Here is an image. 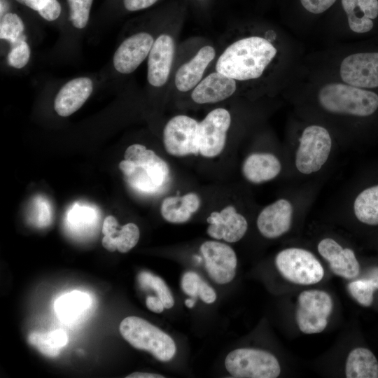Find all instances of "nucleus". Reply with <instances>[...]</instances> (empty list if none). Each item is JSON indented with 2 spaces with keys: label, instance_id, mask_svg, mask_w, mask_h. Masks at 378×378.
<instances>
[{
  "label": "nucleus",
  "instance_id": "f257e3e1",
  "mask_svg": "<svg viewBox=\"0 0 378 378\" xmlns=\"http://www.w3.org/2000/svg\"><path fill=\"white\" fill-rule=\"evenodd\" d=\"M277 53L268 40L260 36L239 38L227 46L217 59L216 71L236 81L260 78Z\"/></svg>",
  "mask_w": 378,
  "mask_h": 378
},
{
  "label": "nucleus",
  "instance_id": "f03ea898",
  "mask_svg": "<svg viewBox=\"0 0 378 378\" xmlns=\"http://www.w3.org/2000/svg\"><path fill=\"white\" fill-rule=\"evenodd\" d=\"M119 169L132 188L146 193L160 191L170 176V169L165 160L139 144L127 148Z\"/></svg>",
  "mask_w": 378,
  "mask_h": 378
},
{
  "label": "nucleus",
  "instance_id": "7ed1b4c3",
  "mask_svg": "<svg viewBox=\"0 0 378 378\" xmlns=\"http://www.w3.org/2000/svg\"><path fill=\"white\" fill-rule=\"evenodd\" d=\"M320 105L333 113L365 117L378 108V95L369 90L349 84L328 83L318 93Z\"/></svg>",
  "mask_w": 378,
  "mask_h": 378
},
{
  "label": "nucleus",
  "instance_id": "20e7f679",
  "mask_svg": "<svg viewBox=\"0 0 378 378\" xmlns=\"http://www.w3.org/2000/svg\"><path fill=\"white\" fill-rule=\"evenodd\" d=\"M123 338L136 349L150 353L158 360H170L176 347L173 339L162 330L138 316L125 318L120 324Z\"/></svg>",
  "mask_w": 378,
  "mask_h": 378
},
{
  "label": "nucleus",
  "instance_id": "39448f33",
  "mask_svg": "<svg viewBox=\"0 0 378 378\" xmlns=\"http://www.w3.org/2000/svg\"><path fill=\"white\" fill-rule=\"evenodd\" d=\"M225 366L236 378H276L281 372L279 363L274 355L256 349L232 351L225 358Z\"/></svg>",
  "mask_w": 378,
  "mask_h": 378
},
{
  "label": "nucleus",
  "instance_id": "423d86ee",
  "mask_svg": "<svg viewBox=\"0 0 378 378\" xmlns=\"http://www.w3.org/2000/svg\"><path fill=\"white\" fill-rule=\"evenodd\" d=\"M275 264L280 274L288 281L299 285H312L323 277L324 270L318 260L310 251L288 248L276 256Z\"/></svg>",
  "mask_w": 378,
  "mask_h": 378
},
{
  "label": "nucleus",
  "instance_id": "0eeeda50",
  "mask_svg": "<svg viewBox=\"0 0 378 378\" xmlns=\"http://www.w3.org/2000/svg\"><path fill=\"white\" fill-rule=\"evenodd\" d=\"M332 146L328 131L319 125H310L302 132L295 154V166L304 174L318 171L327 161Z\"/></svg>",
  "mask_w": 378,
  "mask_h": 378
},
{
  "label": "nucleus",
  "instance_id": "6e6552de",
  "mask_svg": "<svg viewBox=\"0 0 378 378\" xmlns=\"http://www.w3.org/2000/svg\"><path fill=\"white\" fill-rule=\"evenodd\" d=\"M332 307V300L325 291L309 290L302 292L298 296L295 313L296 322L301 332L314 334L324 330Z\"/></svg>",
  "mask_w": 378,
  "mask_h": 378
},
{
  "label": "nucleus",
  "instance_id": "1a4fd4ad",
  "mask_svg": "<svg viewBox=\"0 0 378 378\" xmlns=\"http://www.w3.org/2000/svg\"><path fill=\"white\" fill-rule=\"evenodd\" d=\"M198 125L195 119L186 115H176L170 118L162 135L167 153L178 158L200 154Z\"/></svg>",
  "mask_w": 378,
  "mask_h": 378
},
{
  "label": "nucleus",
  "instance_id": "9d476101",
  "mask_svg": "<svg viewBox=\"0 0 378 378\" xmlns=\"http://www.w3.org/2000/svg\"><path fill=\"white\" fill-rule=\"evenodd\" d=\"M231 115L224 108L213 109L198 125L199 153L205 158H214L223 151Z\"/></svg>",
  "mask_w": 378,
  "mask_h": 378
},
{
  "label": "nucleus",
  "instance_id": "9b49d317",
  "mask_svg": "<svg viewBox=\"0 0 378 378\" xmlns=\"http://www.w3.org/2000/svg\"><path fill=\"white\" fill-rule=\"evenodd\" d=\"M209 276L216 284H226L236 274L237 258L229 245L218 241H206L200 246Z\"/></svg>",
  "mask_w": 378,
  "mask_h": 378
},
{
  "label": "nucleus",
  "instance_id": "f8f14e48",
  "mask_svg": "<svg viewBox=\"0 0 378 378\" xmlns=\"http://www.w3.org/2000/svg\"><path fill=\"white\" fill-rule=\"evenodd\" d=\"M342 80L360 88L378 87V52H360L345 57L340 65Z\"/></svg>",
  "mask_w": 378,
  "mask_h": 378
},
{
  "label": "nucleus",
  "instance_id": "ddd939ff",
  "mask_svg": "<svg viewBox=\"0 0 378 378\" xmlns=\"http://www.w3.org/2000/svg\"><path fill=\"white\" fill-rule=\"evenodd\" d=\"M175 52V41L168 34L154 41L148 56L147 79L150 85L160 88L168 80Z\"/></svg>",
  "mask_w": 378,
  "mask_h": 378
},
{
  "label": "nucleus",
  "instance_id": "4468645a",
  "mask_svg": "<svg viewBox=\"0 0 378 378\" xmlns=\"http://www.w3.org/2000/svg\"><path fill=\"white\" fill-rule=\"evenodd\" d=\"M206 232L214 239L228 243L239 241L246 234L248 223L232 205H227L218 211H213L206 218Z\"/></svg>",
  "mask_w": 378,
  "mask_h": 378
},
{
  "label": "nucleus",
  "instance_id": "2eb2a0df",
  "mask_svg": "<svg viewBox=\"0 0 378 378\" xmlns=\"http://www.w3.org/2000/svg\"><path fill=\"white\" fill-rule=\"evenodd\" d=\"M153 43V37L147 32H139L127 38L114 53L115 69L123 74L134 71L148 56Z\"/></svg>",
  "mask_w": 378,
  "mask_h": 378
},
{
  "label": "nucleus",
  "instance_id": "dca6fc26",
  "mask_svg": "<svg viewBox=\"0 0 378 378\" xmlns=\"http://www.w3.org/2000/svg\"><path fill=\"white\" fill-rule=\"evenodd\" d=\"M293 209L290 202L279 199L265 206L257 218L260 234L268 239L277 238L287 232L291 226Z\"/></svg>",
  "mask_w": 378,
  "mask_h": 378
},
{
  "label": "nucleus",
  "instance_id": "f3484780",
  "mask_svg": "<svg viewBox=\"0 0 378 378\" xmlns=\"http://www.w3.org/2000/svg\"><path fill=\"white\" fill-rule=\"evenodd\" d=\"M237 81L217 71L204 77L190 91L192 100L198 104H216L232 96Z\"/></svg>",
  "mask_w": 378,
  "mask_h": 378
},
{
  "label": "nucleus",
  "instance_id": "a211bd4d",
  "mask_svg": "<svg viewBox=\"0 0 378 378\" xmlns=\"http://www.w3.org/2000/svg\"><path fill=\"white\" fill-rule=\"evenodd\" d=\"M319 254L329 262L334 274L347 279L356 277L360 265L353 250L344 248L331 238L322 239L318 244Z\"/></svg>",
  "mask_w": 378,
  "mask_h": 378
},
{
  "label": "nucleus",
  "instance_id": "6ab92c4d",
  "mask_svg": "<svg viewBox=\"0 0 378 378\" xmlns=\"http://www.w3.org/2000/svg\"><path fill=\"white\" fill-rule=\"evenodd\" d=\"M215 48L206 45L197 50L195 55L181 64L174 76V85L181 92L191 91L203 78L210 63L216 57Z\"/></svg>",
  "mask_w": 378,
  "mask_h": 378
},
{
  "label": "nucleus",
  "instance_id": "aec40b11",
  "mask_svg": "<svg viewBox=\"0 0 378 378\" xmlns=\"http://www.w3.org/2000/svg\"><path fill=\"white\" fill-rule=\"evenodd\" d=\"M93 83L90 78L80 77L67 82L59 90L54 101V108L62 117L78 111L90 96Z\"/></svg>",
  "mask_w": 378,
  "mask_h": 378
},
{
  "label": "nucleus",
  "instance_id": "412c9836",
  "mask_svg": "<svg viewBox=\"0 0 378 378\" xmlns=\"http://www.w3.org/2000/svg\"><path fill=\"white\" fill-rule=\"evenodd\" d=\"M281 164L272 153H253L244 160L241 171L244 178L255 184L262 183L276 178L280 173Z\"/></svg>",
  "mask_w": 378,
  "mask_h": 378
},
{
  "label": "nucleus",
  "instance_id": "4be33fe9",
  "mask_svg": "<svg viewBox=\"0 0 378 378\" xmlns=\"http://www.w3.org/2000/svg\"><path fill=\"white\" fill-rule=\"evenodd\" d=\"M351 31L363 34L370 31L378 16V0H340Z\"/></svg>",
  "mask_w": 378,
  "mask_h": 378
},
{
  "label": "nucleus",
  "instance_id": "5701e85b",
  "mask_svg": "<svg viewBox=\"0 0 378 378\" xmlns=\"http://www.w3.org/2000/svg\"><path fill=\"white\" fill-rule=\"evenodd\" d=\"M201 206L199 195L194 192L182 196H168L161 203L162 218L171 223L179 224L188 221Z\"/></svg>",
  "mask_w": 378,
  "mask_h": 378
},
{
  "label": "nucleus",
  "instance_id": "b1692460",
  "mask_svg": "<svg viewBox=\"0 0 378 378\" xmlns=\"http://www.w3.org/2000/svg\"><path fill=\"white\" fill-rule=\"evenodd\" d=\"M345 374L347 378H378V361L367 348L358 347L348 355Z\"/></svg>",
  "mask_w": 378,
  "mask_h": 378
},
{
  "label": "nucleus",
  "instance_id": "393cba45",
  "mask_svg": "<svg viewBox=\"0 0 378 378\" xmlns=\"http://www.w3.org/2000/svg\"><path fill=\"white\" fill-rule=\"evenodd\" d=\"M354 210L361 223L378 225V185L368 188L358 195Z\"/></svg>",
  "mask_w": 378,
  "mask_h": 378
},
{
  "label": "nucleus",
  "instance_id": "a878e982",
  "mask_svg": "<svg viewBox=\"0 0 378 378\" xmlns=\"http://www.w3.org/2000/svg\"><path fill=\"white\" fill-rule=\"evenodd\" d=\"M139 237L138 226L129 223L122 225L112 236H104L102 242L103 246L111 252L118 250L120 253H125L136 245Z\"/></svg>",
  "mask_w": 378,
  "mask_h": 378
},
{
  "label": "nucleus",
  "instance_id": "bb28decb",
  "mask_svg": "<svg viewBox=\"0 0 378 378\" xmlns=\"http://www.w3.org/2000/svg\"><path fill=\"white\" fill-rule=\"evenodd\" d=\"M89 304L88 296L74 291L59 298L55 304L58 316L64 319H71L80 314Z\"/></svg>",
  "mask_w": 378,
  "mask_h": 378
},
{
  "label": "nucleus",
  "instance_id": "cd10ccee",
  "mask_svg": "<svg viewBox=\"0 0 378 378\" xmlns=\"http://www.w3.org/2000/svg\"><path fill=\"white\" fill-rule=\"evenodd\" d=\"M138 281L143 288H152L162 302L164 308L170 309L174 304L173 295L164 281L160 276L148 272H141L138 276Z\"/></svg>",
  "mask_w": 378,
  "mask_h": 378
},
{
  "label": "nucleus",
  "instance_id": "c85d7f7f",
  "mask_svg": "<svg viewBox=\"0 0 378 378\" xmlns=\"http://www.w3.org/2000/svg\"><path fill=\"white\" fill-rule=\"evenodd\" d=\"M24 26L22 20L16 13H5L1 18L0 38L10 43L23 36Z\"/></svg>",
  "mask_w": 378,
  "mask_h": 378
},
{
  "label": "nucleus",
  "instance_id": "c756f323",
  "mask_svg": "<svg viewBox=\"0 0 378 378\" xmlns=\"http://www.w3.org/2000/svg\"><path fill=\"white\" fill-rule=\"evenodd\" d=\"M93 0H67L69 20L77 29L84 28L88 22Z\"/></svg>",
  "mask_w": 378,
  "mask_h": 378
},
{
  "label": "nucleus",
  "instance_id": "7c9ffc66",
  "mask_svg": "<svg viewBox=\"0 0 378 378\" xmlns=\"http://www.w3.org/2000/svg\"><path fill=\"white\" fill-rule=\"evenodd\" d=\"M347 288L351 295L360 304L370 307L372 304L375 288L366 278L351 281Z\"/></svg>",
  "mask_w": 378,
  "mask_h": 378
},
{
  "label": "nucleus",
  "instance_id": "2f4dec72",
  "mask_svg": "<svg viewBox=\"0 0 378 378\" xmlns=\"http://www.w3.org/2000/svg\"><path fill=\"white\" fill-rule=\"evenodd\" d=\"M10 44L11 48L7 57L8 64L15 69L24 67L30 57V49L25 41V36Z\"/></svg>",
  "mask_w": 378,
  "mask_h": 378
},
{
  "label": "nucleus",
  "instance_id": "473e14b6",
  "mask_svg": "<svg viewBox=\"0 0 378 378\" xmlns=\"http://www.w3.org/2000/svg\"><path fill=\"white\" fill-rule=\"evenodd\" d=\"M28 343L36 348L41 354L49 357H57L60 349L55 346L49 332H31L27 338Z\"/></svg>",
  "mask_w": 378,
  "mask_h": 378
},
{
  "label": "nucleus",
  "instance_id": "72a5a7b5",
  "mask_svg": "<svg viewBox=\"0 0 378 378\" xmlns=\"http://www.w3.org/2000/svg\"><path fill=\"white\" fill-rule=\"evenodd\" d=\"M202 281V279L197 273L188 272L182 277L181 288L186 294L192 298H195L198 295Z\"/></svg>",
  "mask_w": 378,
  "mask_h": 378
},
{
  "label": "nucleus",
  "instance_id": "f704fd0d",
  "mask_svg": "<svg viewBox=\"0 0 378 378\" xmlns=\"http://www.w3.org/2000/svg\"><path fill=\"white\" fill-rule=\"evenodd\" d=\"M337 0H299L302 8L314 15L321 14L329 10Z\"/></svg>",
  "mask_w": 378,
  "mask_h": 378
},
{
  "label": "nucleus",
  "instance_id": "c9c22d12",
  "mask_svg": "<svg viewBox=\"0 0 378 378\" xmlns=\"http://www.w3.org/2000/svg\"><path fill=\"white\" fill-rule=\"evenodd\" d=\"M62 11L61 5L57 0H48L38 13L48 21H53L59 18Z\"/></svg>",
  "mask_w": 378,
  "mask_h": 378
},
{
  "label": "nucleus",
  "instance_id": "e433bc0d",
  "mask_svg": "<svg viewBox=\"0 0 378 378\" xmlns=\"http://www.w3.org/2000/svg\"><path fill=\"white\" fill-rule=\"evenodd\" d=\"M158 0H123L125 8L128 11H138L150 7Z\"/></svg>",
  "mask_w": 378,
  "mask_h": 378
},
{
  "label": "nucleus",
  "instance_id": "4c0bfd02",
  "mask_svg": "<svg viewBox=\"0 0 378 378\" xmlns=\"http://www.w3.org/2000/svg\"><path fill=\"white\" fill-rule=\"evenodd\" d=\"M198 295L206 304L213 303L216 299V294L214 290L203 281L200 283Z\"/></svg>",
  "mask_w": 378,
  "mask_h": 378
},
{
  "label": "nucleus",
  "instance_id": "58836bf2",
  "mask_svg": "<svg viewBox=\"0 0 378 378\" xmlns=\"http://www.w3.org/2000/svg\"><path fill=\"white\" fill-rule=\"evenodd\" d=\"M118 222L113 216L105 218L102 227V232L104 236H112L118 230Z\"/></svg>",
  "mask_w": 378,
  "mask_h": 378
},
{
  "label": "nucleus",
  "instance_id": "ea45409f",
  "mask_svg": "<svg viewBox=\"0 0 378 378\" xmlns=\"http://www.w3.org/2000/svg\"><path fill=\"white\" fill-rule=\"evenodd\" d=\"M146 304L149 310L157 314L162 312L164 309L162 302L158 296L148 297L146 300Z\"/></svg>",
  "mask_w": 378,
  "mask_h": 378
},
{
  "label": "nucleus",
  "instance_id": "a19ab883",
  "mask_svg": "<svg viewBox=\"0 0 378 378\" xmlns=\"http://www.w3.org/2000/svg\"><path fill=\"white\" fill-rule=\"evenodd\" d=\"M51 338L55 344L59 349L64 346L67 342V336L62 330H56L50 332Z\"/></svg>",
  "mask_w": 378,
  "mask_h": 378
},
{
  "label": "nucleus",
  "instance_id": "79ce46f5",
  "mask_svg": "<svg viewBox=\"0 0 378 378\" xmlns=\"http://www.w3.org/2000/svg\"><path fill=\"white\" fill-rule=\"evenodd\" d=\"M19 4L24 5L38 12L46 4L48 0H16Z\"/></svg>",
  "mask_w": 378,
  "mask_h": 378
},
{
  "label": "nucleus",
  "instance_id": "37998d69",
  "mask_svg": "<svg viewBox=\"0 0 378 378\" xmlns=\"http://www.w3.org/2000/svg\"><path fill=\"white\" fill-rule=\"evenodd\" d=\"M366 279L373 285L375 290L378 289V266L369 271Z\"/></svg>",
  "mask_w": 378,
  "mask_h": 378
},
{
  "label": "nucleus",
  "instance_id": "c03bdc74",
  "mask_svg": "<svg viewBox=\"0 0 378 378\" xmlns=\"http://www.w3.org/2000/svg\"><path fill=\"white\" fill-rule=\"evenodd\" d=\"M127 378H163L164 376L150 372H133L126 377Z\"/></svg>",
  "mask_w": 378,
  "mask_h": 378
},
{
  "label": "nucleus",
  "instance_id": "a18cd8bd",
  "mask_svg": "<svg viewBox=\"0 0 378 378\" xmlns=\"http://www.w3.org/2000/svg\"><path fill=\"white\" fill-rule=\"evenodd\" d=\"M185 304L187 307L192 308L195 305V301L192 299H186L185 301Z\"/></svg>",
  "mask_w": 378,
  "mask_h": 378
}]
</instances>
